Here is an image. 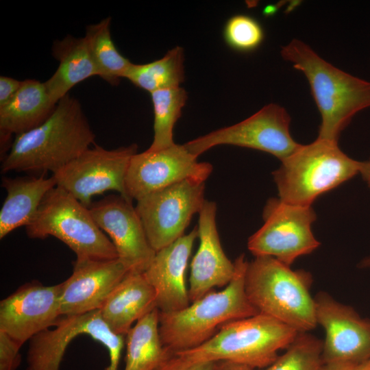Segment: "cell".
<instances>
[{
	"mask_svg": "<svg viewBox=\"0 0 370 370\" xmlns=\"http://www.w3.org/2000/svg\"><path fill=\"white\" fill-rule=\"evenodd\" d=\"M299 332L262 314L232 321L202 344L186 350L168 352L154 370H186L193 366L231 361L254 369H263L286 349Z\"/></svg>",
	"mask_w": 370,
	"mask_h": 370,
	"instance_id": "cell-1",
	"label": "cell"
},
{
	"mask_svg": "<svg viewBox=\"0 0 370 370\" xmlns=\"http://www.w3.org/2000/svg\"><path fill=\"white\" fill-rule=\"evenodd\" d=\"M95 139L79 101L68 94L44 123L15 136L1 160V172L54 174L89 149Z\"/></svg>",
	"mask_w": 370,
	"mask_h": 370,
	"instance_id": "cell-2",
	"label": "cell"
},
{
	"mask_svg": "<svg viewBox=\"0 0 370 370\" xmlns=\"http://www.w3.org/2000/svg\"><path fill=\"white\" fill-rule=\"evenodd\" d=\"M280 53L309 83L321 119L317 138L338 143L354 116L370 108V82L335 67L296 38Z\"/></svg>",
	"mask_w": 370,
	"mask_h": 370,
	"instance_id": "cell-3",
	"label": "cell"
},
{
	"mask_svg": "<svg viewBox=\"0 0 370 370\" xmlns=\"http://www.w3.org/2000/svg\"><path fill=\"white\" fill-rule=\"evenodd\" d=\"M235 272L221 291H211L187 307L160 312V334L168 352L197 347L213 336L223 325L256 315L245 290L248 261L243 254L234 260Z\"/></svg>",
	"mask_w": 370,
	"mask_h": 370,
	"instance_id": "cell-4",
	"label": "cell"
},
{
	"mask_svg": "<svg viewBox=\"0 0 370 370\" xmlns=\"http://www.w3.org/2000/svg\"><path fill=\"white\" fill-rule=\"evenodd\" d=\"M312 283L310 273L292 270L271 256H256L248 262L245 275L247 297L258 313L299 332H308L317 325L310 293Z\"/></svg>",
	"mask_w": 370,
	"mask_h": 370,
	"instance_id": "cell-5",
	"label": "cell"
},
{
	"mask_svg": "<svg viewBox=\"0 0 370 370\" xmlns=\"http://www.w3.org/2000/svg\"><path fill=\"white\" fill-rule=\"evenodd\" d=\"M273 172L279 198L310 206L321 195L360 174L364 161L345 154L338 143L317 138L301 145Z\"/></svg>",
	"mask_w": 370,
	"mask_h": 370,
	"instance_id": "cell-6",
	"label": "cell"
},
{
	"mask_svg": "<svg viewBox=\"0 0 370 370\" xmlns=\"http://www.w3.org/2000/svg\"><path fill=\"white\" fill-rule=\"evenodd\" d=\"M25 227L31 238H57L75 252L77 260L118 258L114 245L97 225L89 208L60 186L46 195Z\"/></svg>",
	"mask_w": 370,
	"mask_h": 370,
	"instance_id": "cell-7",
	"label": "cell"
},
{
	"mask_svg": "<svg viewBox=\"0 0 370 370\" xmlns=\"http://www.w3.org/2000/svg\"><path fill=\"white\" fill-rule=\"evenodd\" d=\"M263 225L248 239L256 256H271L291 267L300 256L317 249L320 243L312 232L317 215L311 206H299L269 199L263 210Z\"/></svg>",
	"mask_w": 370,
	"mask_h": 370,
	"instance_id": "cell-8",
	"label": "cell"
},
{
	"mask_svg": "<svg viewBox=\"0 0 370 370\" xmlns=\"http://www.w3.org/2000/svg\"><path fill=\"white\" fill-rule=\"evenodd\" d=\"M290 123L291 116L284 108L269 103L238 123L212 131L184 145L197 157L215 146L230 145L264 151L282 161L301 145L293 138Z\"/></svg>",
	"mask_w": 370,
	"mask_h": 370,
	"instance_id": "cell-9",
	"label": "cell"
},
{
	"mask_svg": "<svg viewBox=\"0 0 370 370\" xmlns=\"http://www.w3.org/2000/svg\"><path fill=\"white\" fill-rule=\"evenodd\" d=\"M204 189V182L186 180L137 201L136 210L156 252L184 235L206 201Z\"/></svg>",
	"mask_w": 370,
	"mask_h": 370,
	"instance_id": "cell-10",
	"label": "cell"
},
{
	"mask_svg": "<svg viewBox=\"0 0 370 370\" xmlns=\"http://www.w3.org/2000/svg\"><path fill=\"white\" fill-rule=\"evenodd\" d=\"M138 146L132 144L115 149L99 145L89 148L53 174L58 186L64 189L89 208L92 198L108 190H115L125 199V180L132 157Z\"/></svg>",
	"mask_w": 370,
	"mask_h": 370,
	"instance_id": "cell-11",
	"label": "cell"
},
{
	"mask_svg": "<svg viewBox=\"0 0 370 370\" xmlns=\"http://www.w3.org/2000/svg\"><path fill=\"white\" fill-rule=\"evenodd\" d=\"M212 171L211 164L198 162L184 145L158 151L147 149L131 158L125 185L127 195L136 201L186 180L205 182Z\"/></svg>",
	"mask_w": 370,
	"mask_h": 370,
	"instance_id": "cell-12",
	"label": "cell"
},
{
	"mask_svg": "<svg viewBox=\"0 0 370 370\" xmlns=\"http://www.w3.org/2000/svg\"><path fill=\"white\" fill-rule=\"evenodd\" d=\"M53 329H46L29 340L26 370H60L64 352L71 341L86 334L102 344L110 358H120L125 336L114 333L99 310L61 316Z\"/></svg>",
	"mask_w": 370,
	"mask_h": 370,
	"instance_id": "cell-13",
	"label": "cell"
},
{
	"mask_svg": "<svg viewBox=\"0 0 370 370\" xmlns=\"http://www.w3.org/2000/svg\"><path fill=\"white\" fill-rule=\"evenodd\" d=\"M314 301L317 323L325 333L323 364L359 365L370 359V319L325 291H319Z\"/></svg>",
	"mask_w": 370,
	"mask_h": 370,
	"instance_id": "cell-14",
	"label": "cell"
},
{
	"mask_svg": "<svg viewBox=\"0 0 370 370\" xmlns=\"http://www.w3.org/2000/svg\"><path fill=\"white\" fill-rule=\"evenodd\" d=\"M99 227L106 232L118 258L129 271L143 273L155 256L136 208L121 195H111L88 208Z\"/></svg>",
	"mask_w": 370,
	"mask_h": 370,
	"instance_id": "cell-15",
	"label": "cell"
},
{
	"mask_svg": "<svg viewBox=\"0 0 370 370\" xmlns=\"http://www.w3.org/2000/svg\"><path fill=\"white\" fill-rule=\"evenodd\" d=\"M62 283H26L0 302V330L21 345L53 327L61 317Z\"/></svg>",
	"mask_w": 370,
	"mask_h": 370,
	"instance_id": "cell-16",
	"label": "cell"
},
{
	"mask_svg": "<svg viewBox=\"0 0 370 370\" xmlns=\"http://www.w3.org/2000/svg\"><path fill=\"white\" fill-rule=\"evenodd\" d=\"M127 272L119 258L76 259L72 274L62 283L60 315L73 316L99 310Z\"/></svg>",
	"mask_w": 370,
	"mask_h": 370,
	"instance_id": "cell-17",
	"label": "cell"
},
{
	"mask_svg": "<svg viewBox=\"0 0 370 370\" xmlns=\"http://www.w3.org/2000/svg\"><path fill=\"white\" fill-rule=\"evenodd\" d=\"M216 215V203L206 200L199 212V245L190 263L188 288L190 303L214 287L226 286L234 275V262L227 257L221 247Z\"/></svg>",
	"mask_w": 370,
	"mask_h": 370,
	"instance_id": "cell-18",
	"label": "cell"
},
{
	"mask_svg": "<svg viewBox=\"0 0 370 370\" xmlns=\"http://www.w3.org/2000/svg\"><path fill=\"white\" fill-rule=\"evenodd\" d=\"M198 238L195 227L171 245L156 252L147 269L143 272L153 288L157 308L160 312H172L190 304L186 272L194 242Z\"/></svg>",
	"mask_w": 370,
	"mask_h": 370,
	"instance_id": "cell-19",
	"label": "cell"
},
{
	"mask_svg": "<svg viewBox=\"0 0 370 370\" xmlns=\"http://www.w3.org/2000/svg\"><path fill=\"white\" fill-rule=\"evenodd\" d=\"M53 103L45 82L36 79L23 80L18 91L0 107L1 156L7 155L13 142L11 138L32 130L44 123L53 112Z\"/></svg>",
	"mask_w": 370,
	"mask_h": 370,
	"instance_id": "cell-20",
	"label": "cell"
},
{
	"mask_svg": "<svg viewBox=\"0 0 370 370\" xmlns=\"http://www.w3.org/2000/svg\"><path fill=\"white\" fill-rule=\"evenodd\" d=\"M156 308L155 291L144 273L129 271L108 295L99 312L114 333L125 336L134 322Z\"/></svg>",
	"mask_w": 370,
	"mask_h": 370,
	"instance_id": "cell-21",
	"label": "cell"
},
{
	"mask_svg": "<svg viewBox=\"0 0 370 370\" xmlns=\"http://www.w3.org/2000/svg\"><path fill=\"white\" fill-rule=\"evenodd\" d=\"M56 186L53 175L3 177L1 186L7 195L0 211V238L19 227H26L44 197Z\"/></svg>",
	"mask_w": 370,
	"mask_h": 370,
	"instance_id": "cell-22",
	"label": "cell"
},
{
	"mask_svg": "<svg viewBox=\"0 0 370 370\" xmlns=\"http://www.w3.org/2000/svg\"><path fill=\"white\" fill-rule=\"evenodd\" d=\"M51 53L59 62V65L45 84L55 104L77 84L90 77L98 76V71L84 36L75 38L68 35L62 40L54 41Z\"/></svg>",
	"mask_w": 370,
	"mask_h": 370,
	"instance_id": "cell-23",
	"label": "cell"
},
{
	"mask_svg": "<svg viewBox=\"0 0 370 370\" xmlns=\"http://www.w3.org/2000/svg\"><path fill=\"white\" fill-rule=\"evenodd\" d=\"M160 310L156 308L125 335L124 370H154L166 357L160 334Z\"/></svg>",
	"mask_w": 370,
	"mask_h": 370,
	"instance_id": "cell-24",
	"label": "cell"
},
{
	"mask_svg": "<svg viewBox=\"0 0 370 370\" xmlns=\"http://www.w3.org/2000/svg\"><path fill=\"white\" fill-rule=\"evenodd\" d=\"M123 78L150 94L180 87L184 80V49L177 46L159 60L142 64L132 62Z\"/></svg>",
	"mask_w": 370,
	"mask_h": 370,
	"instance_id": "cell-25",
	"label": "cell"
},
{
	"mask_svg": "<svg viewBox=\"0 0 370 370\" xmlns=\"http://www.w3.org/2000/svg\"><path fill=\"white\" fill-rule=\"evenodd\" d=\"M111 18L86 26L85 38L98 76L112 86L119 85L131 62L116 48L110 34Z\"/></svg>",
	"mask_w": 370,
	"mask_h": 370,
	"instance_id": "cell-26",
	"label": "cell"
},
{
	"mask_svg": "<svg viewBox=\"0 0 370 370\" xmlns=\"http://www.w3.org/2000/svg\"><path fill=\"white\" fill-rule=\"evenodd\" d=\"M187 92L182 87L159 90L151 93L153 107V139L150 151H158L175 144L173 129L187 100Z\"/></svg>",
	"mask_w": 370,
	"mask_h": 370,
	"instance_id": "cell-27",
	"label": "cell"
},
{
	"mask_svg": "<svg viewBox=\"0 0 370 370\" xmlns=\"http://www.w3.org/2000/svg\"><path fill=\"white\" fill-rule=\"evenodd\" d=\"M323 341L308 332H299L284 354L269 366L258 370H319Z\"/></svg>",
	"mask_w": 370,
	"mask_h": 370,
	"instance_id": "cell-28",
	"label": "cell"
},
{
	"mask_svg": "<svg viewBox=\"0 0 370 370\" xmlns=\"http://www.w3.org/2000/svg\"><path fill=\"white\" fill-rule=\"evenodd\" d=\"M223 38L232 49L247 53L256 50L264 40V32L261 24L247 14H236L226 22Z\"/></svg>",
	"mask_w": 370,
	"mask_h": 370,
	"instance_id": "cell-29",
	"label": "cell"
},
{
	"mask_svg": "<svg viewBox=\"0 0 370 370\" xmlns=\"http://www.w3.org/2000/svg\"><path fill=\"white\" fill-rule=\"evenodd\" d=\"M22 345L0 330V370H16L21 362Z\"/></svg>",
	"mask_w": 370,
	"mask_h": 370,
	"instance_id": "cell-30",
	"label": "cell"
},
{
	"mask_svg": "<svg viewBox=\"0 0 370 370\" xmlns=\"http://www.w3.org/2000/svg\"><path fill=\"white\" fill-rule=\"evenodd\" d=\"M23 81L1 75L0 77V107L7 103L18 91Z\"/></svg>",
	"mask_w": 370,
	"mask_h": 370,
	"instance_id": "cell-31",
	"label": "cell"
},
{
	"mask_svg": "<svg viewBox=\"0 0 370 370\" xmlns=\"http://www.w3.org/2000/svg\"><path fill=\"white\" fill-rule=\"evenodd\" d=\"M212 370H255L254 369L238 362L231 361H219L214 364Z\"/></svg>",
	"mask_w": 370,
	"mask_h": 370,
	"instance_id": "cell-32",
	"label": "cell"
},
{
	"mask_svg": "<svg viewBox=\"0 0 370 370\" xmlns=\"http://www.w3.org/2000/svg\"><path fill=\"white\" fill-rule=\"evenodd\" d=\"M319 370H358V365L351 363L323 364Z\"/></svg>",
	"mask_w": 370,
	"mask_h": 370,
	"instance_id": "cell-33",
	"label": "cell"
},
{
	"mask_svg": "<svg viewBox=\"0 0 370 370\" xmlns=\"http://www.w3.org/2000/svg\"><path fill=\"white\" fill-rule=\"evenodd\" d=\"M360 175L370 188V158L367 161H364Z\"/></svg>",
	"mask_w": 370,
	"mask_h": 370,
	"instance_id": "cell-34",
	"label": "cell"
},
{
	"mask_svg": "<svg viewBox=\"0 0 370 370\" xmlns=\"http://www.w3.org/2000/svg\"><path fill=\"white\" fill-rule=\"evenodd\" d=\"M214 362H205L193 366L186 370H212Z\"/></svg>",
	"mask_w": 370,
	"mask_h": 370,
	"instance_id": "cell-35",
	"label": "cell"
},
{
	"mask_svg": "<svg viewBox=\"0 0 370 370\" xmlns=\"http://www.w3.org/2000/svg\"><path fill=\"white\" fill-rule=\"evenodd\" d=\"M360 269L370 268V256L364 258L358 264Z\"/></svg>",
	"mask_w": 370,
	"mask_h": 370,
	"instance_id": "cell-36",
	"label": "cell"
},
{
	"mask_svg": "<svg viewBox=\"0 0 370 370\" xmlns=\"http://www.w3.org/2000/svg\"><path fill=\"white\" fill-rule=\"evenodd\" d=\"M358 370H370V359L358 365Z\"/></svg>",
	"mask_w": 370,
	"mask_h": 370,
	"instance_id": "cell-37",
	"label": "cell"
}]
</instances>
